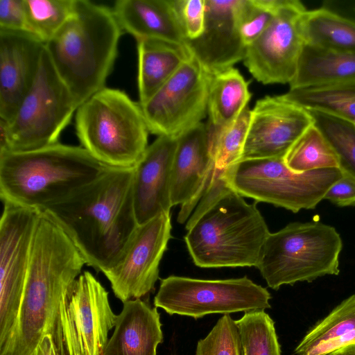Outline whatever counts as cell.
<instances>
[{
    "instance_id": "cell-2",
    "label": "cell",
    "mask_w": 355,
    "mask_h": 355,
    "mask_svg": "<svg viewBox=\"0 0 355 355\" xmlns=\"http://www.w3.org/2000/svg\"><path fill=\"white\" fill-rule=\"evenodd\" d=\"M85 264L67 234L41 211L17 320L0 355H35L42 338L51 334L60 301Z\"/></svg>"
},
{
    "instance_id": "cell-13",
    "label": "cell",
    "mask_w": 355,
    "mask_h": 355,
    "mask_svg": "<svg viewBox=\"0 0 355 355\" xmlns=\"http://www.w3.org/2000/svg\"><path fill=\"white\" fill-rule=\"evenodd\" d=\"M211 75L192 56L147 101L140 104L149 132L178 138L207 113Z\"/></svg>"
},
{
    "instance_id": "cell-26",
    "label": "cell",
    "mask_w": 355,
    "mask_h": 355,
    "mask_svg": "<svg viewBox=\"0 0 355 355\" xmlns=\"http://www.w3.org/2000/svg\"><path fill=\"white\" fill-rule=\"evenodd\" d=\"M355 342V294L314 325L295 349L296 355H327Z\"/></svg>"
},
{
    "instance_id": "cell-9",
    "label": "cell",
    "mask_w": 355,
    "mask_h": 355,
    "mask_svg": "<svg viewBox=\"0 0 355 355\" xmlns=\"http://www.w3.org/2000/svg\"><path fill=\"white\" fill-rule=\"evenodd\" d=\"M117 315L108 292L84 271L64 294L51 334L58 355H103Z\"/></svg>"
},
{
    "instance_id": "cell-23",
    "label": "cell",
    "mask_w": 355,
    "mask_h": 355,
    "mask_svg": "<svg viewBox=\"0 0 355 355\" xmlns=\"http://www.w3.org/2000/svg\"><path fill=\"white\" fill-rule=\"evenodd\" d=\"M139 104L147 101L191 56L187 44L137 40Z\"/></svg>"
},
{
    "instance_id": "cell-10",
    "label": "cell",
    "mask_w": 355,
    "mask_h": 355,
    "mask_svg": "<svg viewBox=\"0 0 355 355\" xmlns=\"http://www.w3.org/2000/svg\"><path fill=\"white\" fill-rule=\"evenodd\" d=\"M77 109L44 46L35 81L8 123L10 151L32 150L58 143Z\"/></svg>"
},
{
    "instance_id": "cell-24",
    "label": "cell",
    "mask_w": 355,
    "mask_h": 355,
    "mask_svg": "<svg viewBox=\"0 0 355 355\" xmlns=\"http://www.w3.org/2000/svg\"><path fill=\"white\" fill-rule=\"evenodd\" d=\"M250 97L248 83L238 69L231 67L211 75L207 99L208 139L234 123Z\"/></svg>"
},
{
    "instance_id": "cell-1",
    "label": "cell",
    "mask_w": 355,
    "mask_h": 355,
    "mask_svg": "<svg viewBox=\"0 0 355 355\" xmlns=\"http://www.w3.org/2000/svg\"><path fill=\"white\" fill-rule=\"evenodd\" d=\"M133 174L134 167H109L89 185L41 211L96 271L103 272L115 264L139 225Z\"/></svg>"
},
{
    "instance_id": "cell-25",
    "label": "cell",
    "mask_w": 355,
    "mask_h": 355,
    "mask_svg": "<svg viewBox=\"0 0 355 355\" xmlns=\"http://www.w3.org/2000/svg\"><path fill=\"white\" fill-rule=\"evenodd\" d=\"M355 80V53L327 50L305 44L290 89Z\"/></svg>"
},
{
    "instance_id": "cell-22",
    "label": "cell",
    "mask_w": 355,
    "mask_h": 355,
    "mask_svg": "<svg viewBox=\"0 0 355 355\" xmlns=\"http://www.w3.org/2000/svg\"><path fill=\"white\" fill-rule=\"evenodd\" d=\"M163 342L159 313L141 299L123 303L103 355H157Z\"/></svg>"
},
{
    "instance_id": "cell-14",
    "label": "cell",
    "mask_w": 355,
    "mask_h": 355,
    "mask_svg": "<svg viewBox=\"0 0 355 355\" xmlns=\"http://www.w3.org/2000/svg\"><path fill=\"white\" fill-rule=\"evenodd\" d=\"M307 10L297 0H279L261 35L246 47L244 64L263 84L290 83L305 44L304 17Z\"/></svg>"
},
{
    "instance_id": "cell-16",
    "label": "cell",
    "mask_w": 355,
    "mask_h": 355,
    "mask_svg": "<svg viewBox=\"0 0 355 355\" xmlns=\"http://www.w3.org/2000/svg\"><path fill=\"white\" fill-rule=\"evenodd\" d=\"M312 124L313 119L306 110L282 95L257 101L251 110L241 160L284 158Z\"/></svg>"
},
{
    "instance_id": "cell-7",
    "label": "cell",
    "mask_w": 355,
    "mask_h": 355,
    "mask_svg": "<svg viewBox=\"0 0 355 355\" xmlns=\"http://www.w3.org/2000/svg\"><path fill=\"white\" fill-rule=\"evenodd\" d=\"M343 241L336 230L319 222H295L268 236L257 268L268 286L311 282L338 275Z\"/></svg>"
},
{
    "instance_id": "cell-42",
    "label": "cell",
    "mask_w": 355,
    "mask_h": 355,
    "mask_svg": "<svg viewBox=\"0 0 355 355\" xmlns=\"http://www.w3.org/2000/svg\"><path fill=\"white\" fill-rule=\"evenodd\" d=\"M327 355H335L333 352L329 354H327Z\"/></svg>"
},
{
    "instance_id": "cell-38",
    "label": "cell",
    "mask_w": 355,
    "mask_h": 355,
    "mask_svg": "<svg viewBox=\"0 0 355 355\" xmlns=\"http://www.w3.org/2000/svg\"><path fill=\"white\" fill-rule=\"evenodd\" d=\"M324 200L339 207L355 205V182L342 175L327 191Z\"/></svg>"
},
{
    "instance_id": "cell-40",
    "label": "cell",
    "mask_w": 355,
    "mask_h": 355,
    "mask_svg": "<svg viewBox=\"0 0 355 355\" xmlns=\"http://www.w3.org/2000/svg\"><path fill=\"white\" fill-rule=\"evenodd\" d=\"M35 355H58L55 347L49 334H46L37 345Z\"/></svg>"
},
{
    "instance_id": "cell-30",
    "label": "cell",
    "mask_w": 355,
    "mask_h": 355,
    "mask_svg": "<svg viewBox=\"0 0 355 355\" xmlns=\"http://www.w3.org/2000/svg\"><path fill=\"white\" fill-rule=\"evenodd\" d=\"M26 31L44 44L72 16L76 0H24Z\"/></svg>"
},
{
    "instance_id": "cell-15",
    "label": "cell",
    "mask_w": 355,
    "mask_h": 355,
    "mask_svg": "<svg viewBox=\"0 0 355 355\" xmlns=\"http://www.w3.org/2000/svg\"><path fill=\"white\" fill-rule=\"evenodd\" d=\"M171 232L170 213L139 225L119 260L103 272L123 303L140 299L154 288Z\"/></svg>"
},
{
    "instance_id": "cell-8",
    "label": "cell",
    "mask_w": 355,
    "mask_h": 355,
    "mask_svg": "<svg viewBox=\"0 0 355 355\" xmlns=\"http://www.w3.org/2000/svg\"><path fill=\"white\" fill-rule=\"evenodd\" d=\"M342 175L337 168L297 173L284 158H263L241 160L218 178L243 197L296 213L315 208Z\"/></svg>"
},
{
    "instance_id": "cell-41",
    "label": "cell",
    "mask_w": 355,
    "mask_h": 355,
    "mask_svg": "<svg viewBox=\"0 0 355 355\" xmlns=\"http://www.w3.org/2000/svg\"><path fill=\"white\" fill-rule=\"evenodd\" d=\"M333 353L335 355H355V342L344 345Z\"/></svg>"
},
{
    "instance_id": "cell-37",
    "label": "cell",
    "mask_w": 355,
    "mask_h": 355,
    "mask_svg": "<svg viewBox=\"0 0 355 355\" xmlns=\"http://www.w3.org/2000/svg\"><path fill=\"white\" fill-rule=\"evenodd\" d=\"M0 30L26 31L24 0H0Z\"/></svg>"
},
{
    "instance_id": "cell-21",
    "label": "cell",
    "mask_w": 355,
    "mask_h": 355,
    "mask_svg": "<svg viewBox=\"0 0 355 355\" xmlns=\"http://www.w3.org/2000/svg\"><path fill=\"white\" fill-rule=\"evenodd\" d=\"M112 10L121 29L137 41L157 39L187 44L175 0H118Z\"/></svg>"
},
{
    "instance_id": "cell-32",
    "label": "cell",
    "mask_w": 355,
    "mask_h": 355,
    "mask_svg": "<svg viewBox=\"0 0 355 355\" xmlns=\"http://www.w3.org/2000/svg\"><path fill=\"white\" fill-rule=\"evenodd\" d=\"M236 322L241 355H281L275 322L264 310L246 312Z\"/></svg>"
},
{
    "instance_id": "cell-12",
    "label": "cell",
    "mask_w": 355,
    "mask_h": 355,
    "mask_svg": "<svg viewBox=\"0 0 355 355\" xmlns=\"http://www.w3.org/2000/svg\"><path fill=\"white\" fill-rule=\"evenodd\" d=\"M0 220V350L17 320L40 211L3 202Z\"/></svg>"
},
{
    "instance_id": "cell-11",
    "label": "cell",
    "mask_w": 355,
    "mask_h": 355,
    "mask_svg": "<svg viewBox=\"0 0 355 355\" xmlns=\"http://www.w3.org/2000/svg\"><path fill=\"white\" fill-rule=\"evenodd\" d=\"M270 293L247 277L200 279L171 275L162 279L155 307L169 315L198 319L211 313L230 314L270 309Z\"/></svg>"
},
{
    "instance_id": "cell-34",
    "label": "cell",
    "mask_w": 355,
    "mask_h": 355,
    "mask_svg": "<svg viewBox=\"0 0 355 355\" xmlns=\"http://www.w3.org/2000/svg\"><path fill=\"white\" fill-rule=\"evenodd\" d=\"M279 0H241L238 26L243 43L247 47L267 28L278 7Z\"/></svg>"
},
{
    "instance_id": "cell-33",
    "label": "cell",
    "mask_w": 355,
    "mask_h": 355,
    "mask_svg": "<svg viewBox=\"0 0 355 355\" xmlns=\"http://www.w3.org/2000/svg\"><path fill=\"white\" fill-rule=\"evenodd\" d=\"M251 110L246 107L230 125L216 137L208 139L214 164L212 178L220 177L241 160L250 122Z\"/></svg>"
},
{
    "instance_id": "cell-6",
    "label": "cell",
    "mask_w": 355,
    "mask_h": 355,
    "mask_svg": "<svg viewBox=\"0 0 355 355\" xmlns=\"http://www.w3.org/2000/svg\"><path fill=\"white\" fill-rule=\"evenodd\" d=\"M75 124L81 146L110 167H134L148 146L139 103L117 89L105 87L82 103Z\"/></svg>"
},
{
    "instance_id": "cell-36",
    "label": "cell",
    "mask_w": 355,
    "mask_h": 355,
    "mask_svg": "<svg viewBox=\"0 0 355 355\" xmlns=\"http://www.w3.org/2000/svg\"><path fill=\"white\" fill-rule=\"evenodd\" d=\"M175 3L187 40L199 37L205 28V0H175Z\"/></svg>"
},
{
    "instance_id": "cell-31",
    "label": "cell",
    "mask_w": 355,
    "mask_h": 355,
    "mask_svg": "<svg viewBox=\"0 0 355 355\" xmlns=\"http://www.w3.org/2000/svg\"><path fill=\"white\" fill-rule=\"evenodd\" d=\"M307 111L335 151L342 175L355 182V125L322 112Z\"/></svg>"
},
{
    "instance_id": "cell-39",
    "label": "cell",
    "mask_w": 355,
    "mask_h": 355,
    "mask_svg": "<svg viewBox=\"0 0 355 355\" xmlns=\"http://www.w3.org/2000/svg\"><path fill=\"white\" fill-rule=\"evenodd\" d=\"M321 7L355 23V0H326Z\"/></svg>"
},
{
    "instance_id": "cell-35",
    "label": "cell",
    "mask_w": 355,
    "mask_h": 355,
    "mask_svg": "<svg viewBox=\"0 0 355 355\" xmlns=\"http://www.w3.org/2000/svg\"><path fill=\"white\" fill-rule=\"evenodd\" d=\"M196 355H241L238 327L230 314L220 318L206 337L198 340Z\"/></svg>"
},
{
    "instance_id": "cell-28",
    "label": "cell",
    "mask_w": 355,
    "mask_h": 355,
    "mask_svg": "<svg viewBox=\"0 0 355 355\" xmlns=\"http://www.w3.org/2000/svg\"><path fill=\"white\" fill-rule=\"evenodd\" d=\"M305 44L355 53V23L324 8L306 10L303 21Z\"/></svg>"
},
{
    "instance_id": "cell-19",
    "label": "cell",
    "mask_w": 355,
    "mask_h": 355,
    "mask_svg": "<svg viewBox=\"0 0 355 355\" xmlns=\"http://www.w3.org/2000/svg\"><path fill=\"white\" fill-rule=\"evenodd\" d=\"M44 44L26 31L0 30V119L10 123L37 74Z\"/></svg>"
},
{
    "instance_id": "cell-5",
    "label": "cell",
    "mask_w": 355,
    "mask_h": 355,
    "mask_svg": "<svg viewBox=\"0 0 355 355\" xmlns=\"http://www.w3.org/2000/svg\"><path fill=\"white\" fill-rule=\"evenodd\" d=\"M185 243L201 268L257 267L270 234L257 208L227 187L189 226Z\"/></svg>"
},
{
    "instance_id": "cell-17",
    "label": "cell",
    "mask_w": 355,
    "mask_h": 355,
    "mask_svg": "<svg viewBox=\"0 0 355 355\" xmlns=\"http://www.w3.org/2000/svg\"><path fill=\"white\" fill-rule=\"evenodd\" d=\"M214 164L207 128L202 122L178 138L171 178L172 207L180 205L178 221L184 223L205 193Z\"/></svg>"
},
{
    "instance_id": "cell-18",
    "label": "cell",
    "mask_w": 355,
    "mask_h": 355,
    "mask_svg": "<svg viewBox=\"0 0 355 355\" xmlns=\"http://www.w3.org/2000/svg\"><path fill=\"white\" fill-rule=\"evenodd\" d=\"M241 0H205V28L201 35L187 40L191 54L211 75L243 60L246 46L238 26Z\"/></svg>"
},
{
    "instance_id": "cell-3",
    "label": "cell",
    "mask_w": 355,
    "mask_h": 355,
    "mask_svg": "<svg viewBox=\"0 0 355 355\" xmlns=\"http://www.w3.org/2000/svg\"><path fill=\"white\" fill-rule=\"evenodd\" d=\"M109 167L82 146L59 142L0 153V196L3 202L42 211L89 185Z\"/></svg>"
},
{
    "instance_id": "cell-29",
    "label": "cell",
    "mask_w": 355,
    "mask_h": 355,
    "mask_svg": "<svg viewBox=\"0 0 355 355\" xmlns=\"http://www.w3.org/2000/svg\"><path fill=\"white\" fill-rule=\"evenodd\" d=\"M284 159L287 166L297 173L339 168L335 151L313 123L300 136Z\"/></svg>"
},
{
    "instance_id": "cell-4",
    "label": "cell",
    "mask_w": 355,
    "mask_h": 355,
    "mask_svg": "<svg viewBox=\"0 0 355 355\" xmlns=\"http://www.w3.org/2000/svg\"><path fill=\"white\" fill-rule=\"evenodd\" d=\"M122 31L112 9L76 0L72 16L44 44L54 69L78 107L105 87Z\"/></svg>"
},
{
    "instance_id": "cell-27",
    "label": "cell",
    "mask_w": 355,
    "mask_h": 355,
    "mask_svg": "<svg viewBox=\"0 0 355 355\" xmlns=\"http://www.w3.org/2000/svg\"><path fill=\"white\" fill-rule=\"evenodd\" d=\"M306 110H317L355 125V80L290 89L282 95Z\"/></svg>"
},
{
    "instance_id": "cell-20",
    "label": "cell",
    "mask_w": 355,
    "mask_h": 355,
    "mask_svg": "<svg viewBox=\"0 0 355 355\" xmlns=\"http://www.w3.org/2000/svg\"><path fill=\"white\" fill-rule=\"evenodd\" d=\"M177 144L178 138L158 136L134 166L132 193L139 225L161 213H170L171 169Z\"/></svg>"
}]
</instances>
